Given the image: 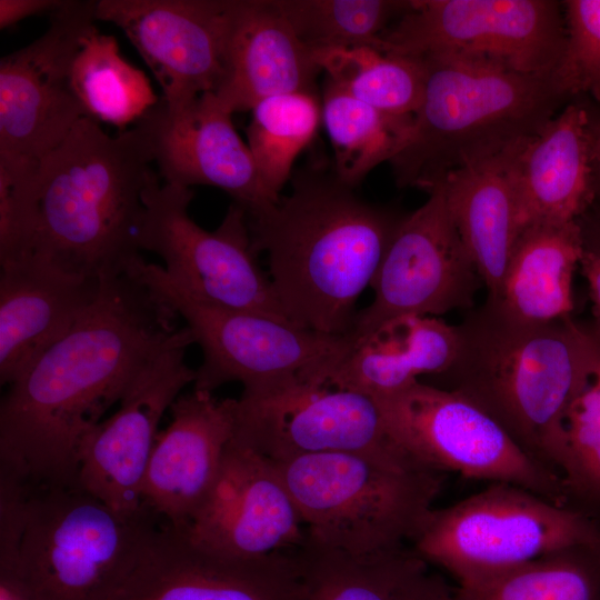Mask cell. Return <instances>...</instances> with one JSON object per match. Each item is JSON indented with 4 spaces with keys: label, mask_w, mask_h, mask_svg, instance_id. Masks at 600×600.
I'll use <instances>...</instances> for the list:
<instances>
[{
    "label": "cell",
    "mask_w": 600,
    "mask_h": 600,
    "mask_svg": "<svg viewBox=\"0 0 600 600\" xmlns=\"http://www.w3.org/2000/svg\"><path fill=\"white\" fill-rule=\"evenodd\" d=\"M178 314L134 273L97 300L11 384L0 406V472L29 489L79 486L82 442L178 334Z\"/></svg>",
    "instance_id": "1"
},
{
    "label": "cell",
    "mask_w": 600,
    "mask_h": 600,
    "mask_svg": "<svg viewBox=\"0 0 600 600\" xmlns=\"http://www.w3.org/2000/svg\"><path fill=\"white\" fill-rule=\"evenodd\" d=\"M401 218L361 199L334 173L294 174L292 191L248 220L256 254L286 318L299 328L344 336Z\"/></svg>",
    "instance_id": "2"
},
{
    "label": "cell",
    "mask_w": 600,
    "mask_h": 600,
    "mask_svg": "<svg viewBox=\"0 0 600 600\" xmlns=\"http://www.w3.org/2000/svg\"><path fill=\"white\" fill-rule=\"evenodd\" d=\"M141 118L117 136L82 118L34 171L31 257L69 274L104 281L140 258L144 197L159 177Z\"/></svg>",
    "instance_id": "3"
},
{
    "label": "cell",
    "mask_w": 600,
    "mask_h": 600,
    "mask_svg": "<svg viewBox=\"0 0 600 600\" xmlns=\"http://www.w3.org/2000/svg\"><path fill=\"white\" fill-rule=\"evenodd\" d=\"M441 388L490 414L534 461L562 476L566 418L590 373V328L568 317L512 320L484 301L468 311Z\"/></svg>",
    "instance_id": "4"
},
{
    "label": "cell",
    "mask_w": 600,
    "mask_h": 600,
    "mask_svg": "<svg viewBox=\"0 0 600 600\" xmlns=\"http://www.w3.org/2000/svg\"><path fill=\"white\" fill-rule=\"evenodd\" d=\"M421 103L389 162L399 187L430 192L448 174L498 156L550 121L569 97L552 74L426 56Z\"/></svg>",
    "instance_id": "5"
},
{
    "label": "cell",
    "mask_w": 600,
    "mask_h": 600,
    "mask_svg": "<svg viewBox=\"0 0 600 600\" xmlns=\"http://www.w3.org/2000/svg\"><path fill=\"white\" fill-rule=\"evenodd\" d=\"M156 517L116 512L80 486L30 489L22 536L0 532V570L13 573L31 600H111Z\"/></svg>",
    "instance_id": "6"
},
{
    "label": "cell",
    "mask_w": 600,
    "mask_h": 600,
    "mask_svg": "<svg viewBox=\"0 0 600 600\" xmlns=\"http://www.w3.org/2000/svg\"><path fill=\"white\" fill-rule=\"evenodd\" d=\"M274 463L307 539L354 556L409 544L446 476L369 453H320Z\"/></svg>",
    "instance_id": "7"
},
{
    "label": "cell",
    "mask_w": 600,
    "mask_h": 600,
    "mask_svg": "<svg viewBox=\"0 0 600 600\" xmlns=\"http://www.w3.org/2000/svg\"><path fill=\"white\" fill-rule=\"evenodd\" d=\"M600 542V524L522 487L492 482L444 508H432L410 547L451 574L479 582L558 550Z\"/></svg>",
    "instance_id": "8"
},
{
    "label": "cell",
    "mask_w": 600,
    "mask_h": 600,
    "mask_svg": "<svg viewBox=\"0 0 600 600\" xmlns=\"http://www.w3.org/2000/svg\"><path fill=\"white\" fill-rule=\"evenodd\" d=\"M182 317L202 350L193 389L213 392L237 381L251 396L294 380L324 384L351 347L352 337L299 328L258 312L223 309L179 289L161 266L139 259L130 268Z\"/></svg>",
    "instance_id": "9"
},
{
    "label": "cell",
    "mask_w": 600,
    "mask_h": 600,
    "mask_svg": "<svg viewBox=\"0 0 600 600\" xmlns=\"http://www.w3.org/2000/svg\"><path fill=\"white\" fill-rule=\"evenodd\" d=\"M566 23L553 0H410L376 49L393 56H446L529 74H552Z\"/></svg>",
    "instance_id": "10"
},
{
    "label": "cell",
    "mask_w": 600,
    "mask_h": 600,
    "mask_svg": "<svg viewBox=\"0 0 600 600\" xmlns=\"http://www.w3.org/2000/svg\"><path fill=\"white\" fill-rule=\"evenodd\" d=\"M374 399L392 437L431 469L516 484L567 506L560 477L529 457L490 414L459 392L418 380Z\"/></svg>",
    "instance_id": "11"
},
{
    "label": "cell",
    "mask_w": 600,
    "mask_h": 600,
    "mask_svg": "<svg viewBox=\"0 0 600 600\" xmlns=\"http://www.w3.org/2000/svg\"><path fill=\"white\" fill-rule=\"evenodd\" d=\"M192 198L190 188L161 184L159 177L152 181L144 197L141 250L158 254L173 284L201 302L290 322L256 261L246 211L232 203L220 226L207 231L189 216Z\"/></svg>",
    "instance_id": "12"
},
{
    "label": "cell",
    "mask_w": 600,
    "mask_h": 600,
    "mask_svg": "<svg viewBox=\"0 0 600 600\" xmlns=\"http://www.w3.org/2000/svg\"><path fill=\"white\" fill-rule=\"evenodd\" d=\"M234 438L277 463L346 452L428 467L392 437L374 398L312 381L241 396Z\"/></svg>",
    "instance_id": "13"
},
{
    "label": "cell",
    "mask_w": 600,
    "mask_h": 600,
    "mask_svg": "<svg viewBox=\"0 0 600 600\" xmlns=\"http://www.w3.org/2000/svg\"><path fill=\"white\" fill-rule=\"evenodd\" d=\"M401 218L371 283L373 301L357 313L353 336L399 316L470 311L483 281L458 232L440 187Z\"/></svg>",
    "instance_id": "14"
},
{
    "label": "cell",
    "mask_w": 600,
    "mask_h": 600,
    "mask_svg": "<svg viewBox=\"0 0 600 600\" xmlns=\"http://www.w3.org/2000/svg\"><path fill=\"white\" fill-rule=\"evenodd\" d=\"M96 0H67L31 43L0 61V156L39 160L84 117L71 67L97 26Z\"/></svg>",
    "instance_id": "15"
},
{
    "label": "cell",
    "mask_w": 600,
    "mask_h": 600,
    "mask_svg": "<svg viewBox=\"0 0 600 600\" xmlns=\"http://www.w3.org/2000/svg\"><path fill=\"white\" fill-rule=\"evenodd\" d=\"M240 0H96V18L120 28L180 109L218 92L228 73Z\"/></svg>",
    "instance_id": "16"
},
{
    "label": "cell",
    "mask_w": 600,
    "mask_h": 600,
    "mask_svg": "<svg viewBox=\"0 0 600 600\" xmlns=\"http://www.w3.org/2000/svg\"><path fill=\"white\" fill-rule=\"evenodd\" d=\"M194 343L187 327L137 374L119 402L87 436L79 453V486L124 516L149 510L142 483L156 444L158 426L182 390L194 383L186 362Z\"/></svg>",
    "instance_id": "17"
},
{
    "label": "cell",
    "mask_w": 600,
    "mask_h": 600,
    "mask_svg": "<svg viewBox=\"0 0 600 600\" xmlns=\"http://www.w3.org/2000/svg\"><path fill=\"white\" fill-rule=\"evenodd\" d=\"M111 600H308L293 551L243 558L196 542L184 527L154 528Z\"/></svg>",
    "instance_id": "18"
},
{
    "label": "cell",
    "mask_w": 600,
    "mask_h": 600,
    "mask_svg": "<svg viewBox=\"0 0 600 600\" xmlns=\"http://www.w3.org/2000/svg\"><path fill=\"white\" fill-rule=\"evenodd\" d=\"M184 529L206 548L243 558L292 551L307 538L277 464L234 437L209 496Z\"/></svg>",
    "instance_id": "19"
},
{
    "label": "cell",
    "mask_w": 600,
    "mask_h": 600,
    "mask_svg": "<svg viewBox=\"0 0 600 600\" xmlns=\"http://www.w3.org/2000/svg\"><path fill=\"white\" fill-rule=\"evenodd\" d=\"M232 112L213 92L169 109L161 101L142 119L153 162L166 183L212 186L229 193L247 219L268 211L279 199L263 186L248 144L232 123Z\"/></svg>",
    "instance_id": "20"
},
{
    "label": "cell",
    "mask_w": 600,
    "mask_h": 600,
    "mask_svg": "<svg viewBox=\"0 0 600 600\" xmlns=\"http://www.w3.org/2000/svg\"><path fill=\"white\" fill-rule=\"evenodd\" d=\"M142 483L143 504L174 527H186L209 496L237 428L238 399L192 389L170 407Z\"/></svg>",
    "instance_id": "21"
},
{
    "label": "cell",
    "mask_w": 600,
    "mask_h": 600,
    "mask_svg": "<svg viewBox=\"0 0 600 600\" xmlns=\"http://www.w3.org/2000/svg\"><path fill=\"white\" fill-rule=\"evenodd\" d=\"M593 130L588 111L566 106L509 151V177L522 228L578 221L596 198Z\"/></svg>",
    "instance_id": "22"
},
{
    "label": "cell",
    "mask_w": 600,
    "mask_h": 600,
    "mask_svg": "<svg viewBox=\"0 0 600 600\" xmlns=\"http://www.w3.org/2000/svg\"><path fill=\"white\" fill-rule=\"evenodd\" d=\"M102 281L33 257L0 273V382L11 384L97 300Z\"/></svg>",
    "instance_id": "23"
},
{
    "label": "cell",
    "mask_w": 600,
    "mask_h": 600,
    "mask_svg": "<svg viewBox=\"0 0 600 600\" xmlns=\"http://www.w3.org/2000/svg\"><path fill=\"white\" fill-rule=\"evenodd\" d=\"M320 71L314 51L298 38L273 0H240L227 78L216 92L232 113L250 111L277 94L316 93Z\"/></svg>",
    "instance_id": "24"
},
{
    "label": "cell",
    "mask_w": 600,
    "mask_h": 600,
    "mask_svg": "<svg viewBox=\"0 0 600 600\" xmlns=\"http://www.w3.org/2000/svg\"><path fill=\"white\" fill-rule=\"evenodd\" d=\"M351 337L350 349L324 384L372 398L398 392L421 376L443 374L459 348L458 327L430 316L394 317Z\"/></svg>",
    "instance_id": "25"
},
{
    "label": "cell",
    "mask_w": 600,
    "mask_h": 600,
    "mask_svg": "<svg viewBox=\"0 0 600 600\" xmlns=\"http://www.w3.org/2000/svg\"><path fill=\"white\" fill-rule=\"evenodd\" d=\"M308 600H454L456 586L410 544L354 556L310 542L293 550Z\"/></svg>",
    "instance_id": "26"
},
{
    "label": "cell",
    "mask_w": 600,
    "mask_h": 600,
    "mask_svg": "<svg viewBox=\"0 0 600 600\" xmlns=\"http://www.w3.org/2000/svg\"><path fill=\"white\" fill-rule=\"evenodd\" d=\"M510 149L451 172L437 186L444 193L452 220L487 288L486 300L490 302L499 298L512 251L523 230L509 177Z\"/></svg>",
    "instance_id": "27"
},
{
    "label": "cell",
    "mask_w": 600,
    "mask_h": 600,
    "mask_svg": "<svg viewBox=\"0 0 600 600\" xmlns=\"http://www.w3.org/2000/svg\"><path fill=\"white\" fill-rule=\"evenodd\" d=\"M584 249L578 221L536 223L523 228L512 251L496 307L524 323L571 317L573 276Z\"/></svg>",
    "instance_id": "28"
},
{
    "label": "cell",
    "mask_w": 600,
    "mask_h": 600,
    "mask_svg": "<svg viewBox=\"0 0 600 600\" xmlns=\"http://www.w3.org/2000/svg\"><path fill=\"white\" fill-rule=\"evenodd\" d=\"M71 86L87 117L122 130L159 103L146 73L122 57L113 36L97 26L73 59Z\"/></svg>",
    "instance_id": "29"
},
{
    "label": "cell",
    "mask_w": 600,
    "mask_h": 600,
    "mask_svg": "<svg viewBox=\"0 0 600 600\" xmlns=\"http://www.w3.org/2000/svg\"><path fill=\"white\" fill-rule=\"evenodd\" d=\"M322 121L333 150V173L354 188L378 164L390 162L408 143L413 116H394L361 102L329 81Z\"/></svg>",
    "instance_id": "30"
},
{
    "label": "cell",
    "mask_w": 600,
    "mask_h": 600,
    "mask_svg": "<svg viewBox=\"0 0 600 600\" xmlns=\"http://www.w3.org/2000/svg\"><path fill=\"white\" fill-rule=\"evenodd\" d=\"M454 600H600V542L564 548L456 586Z\"/></svg>",
    "instance_id": "31"
},
{
    "label": "cell",
    "mask_w": 600,
    "mask_h": 600,
    "mask_svg": "<svg viewBox=\"0 0 600 600\" xmlns=\"http://www.w3.org/2000/svg\"><path fill=\"white\" fill-rule=\"evenodd\" d=\"M327 81L348 96L394 116H413L424 90L421 59L384 53L373 47L314 51Z\"/></svg>",
    "instance_id": "32"
},
{
    "label": "cell",
    "mask_w": 600,
    "mask_h": 600,
    "mask_svg": "<svg viewBox=\"0 0 600 600\" xmlns=\"http://www.w3.org/2000/svg\"><path fill=\"white\" fill-rule=\"evenodd\" d=\"M250 113L247 144L263 186L279 199L296 158L319 128L321 102L313 92L283 93L259 101Z\"/></svg>",
    "instance_id": "33"
},
{
    "label": "cell",
    "mask_w": 600,
    "mask_h": 600,
    "mask_svg": "<svg viewBox=\"0 0 600 600\" xmlns=\"http://www.w3.org/2000/svg\"><path fill=\"white\" fill-rule=\"evenodd\" d=\"M298 38L313 51L377 47L409 8L398 0H273Z\"/></svg>",
    "instance_id": "34"
},
{
    "label": "cell",
    "mask_w": 600,
    "mask_h": 600,
    "mask_svg": "<svg viewBox=\"0 0 600 600\" xmlns=\"http://www.w3.org/2000/svg\"><path fill=\"white\" fill-rule=\"evenodd\" d=\"M590 373L566 418L567 506L600 524V339L590 328Z\"/></svg>",
    "instance_id": "35"
},
{
    "label": "cell",
    "mask_w": 600,
    "mask_h": 600,
    "mask_svg": "<svg viewBox=\"0 0 600 600\" xmlns=\"http://www.w3.org/2000/svg\"><path fill=\"white\" fill-rule=\"evenodd\" d=\"M38 160L0 156V266L31 258L37 221Z\"/></svg>",
    "instance_id": "36"
},
{
    "label": "cell",
    "mask_w": 600,
    "mask_h": 600,
    "mask_svg": "<svg viewBox=\"0 0 600 600\" xmlns=\"http://www.w3.org/2000/svg\"><path fill=\"white\" fill-rule=\"evenodd\" d=\"M566 43L553 76L569 97L588 94L600 102V0L562 2Z\"/></svg>",
    "instance_id": "37"
},
{
    "label": "cell",
    "mask_w": 600,
    "mask_h": 600,
    "mask_svg": "<svg viewBox=\"0 0 600 600\" xmlns=\"http://www.w3.org/2000/svg\"><path fill=\"white\" fill-rule=\"evenodd\" d=\"M66 2L67 0H0V28H8L37 14H51Z\"/></svg>",
    "instance_id": "38"
},
{
    "label": "cell",
    "mask_w": 600,
    "mask_h": 600,
    "mask_svg": "<svg viewBox=\"0 0 600 600\" xmlns=\"http://www.w3.org/2000/svg\"><path fill=\"white\" fill-rule=\"evenodd\" d=\"M588 287L591 311L594 320L593 332L600 339V249L584 243L579 264Z\"/></svg>",
    "instance_id": "39"
},
{
    "label": "cell",
    "mask_w": 600,
    "mask_h": 600,
    "mask_svg": "<svg viewBox=\"0 0 600 600\" xmlns=\"http://www.w3.org/2000/svg\"><path fill=\"white\" fill-rule=\"evenodd\" d=\"M0 600H31V598L13 573L0 570Z\"/></svg>",
    "instance_id": "40"
},
{
    "label": "cell",
    "mask_w": 600,
    "mask_h": 600,
    "mask_svg": "<svg viewBox=\"0 0 600 600\" xmlns=\"http://www.w3.org/2000/svg\"><path fill=\"white\" fill-rule=\"evenodd\" d=\"M578 222L582 229L584 243L600 249V216L587 211Z\"/></svg>",
    "instance_id": "41"
},
{
    "label": "cell",
    "mask_w": 600,
    "mask_h": 600,
    "mask_svg": "<svg viewBox=\"0 0 600 600\" xmlns=\"http://www.w3.org/2000/svg\"><path fill=\"white\" fill-rule=\"evenodd\" d=\"M593 160L596 168V198L588 211L600 216V137L597 136H594L593 141Z\"/></svg>",
    "instance_id": "42"
},
{
    "label": "cell",
    "mask_w": 600,
    "mask_h": 600,
    "mask_svg": "<svg viewBox=\"0 0 600 600\" xmlns=\"http://www.w3.org/2000/svg\"><path fill=\"white\" fill-rule=\"evenodd\" d=\"M593 134L600 137V121L597 124H592Z\"/></svg>",
    "instance_id": "43"
}]
</instances>
